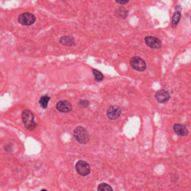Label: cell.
<instances>
[{"mask_svg": "<svg viewBox=\"0 0 191 191\" xmlns=\"http://www.w3.org/2000/svg\"><path fill=\"white\" fill-rule=\"evenodd\" d=\"M21 118L25 127L29 131H33L37 127V124L34 121V116L30 110L25 109L21 114Z\"/></svg>", "mask_w": 191, "mask_h": 191, "instance_id": "cell-1", "label": "cell"}, {"mask_svg": "<svg viewBox=\"0 0 191 191\" xmlns=\"http://www.w3.org/2000/svg\"><path fill=\"white\" fill-rule=\"evenodd\" d=\"M74 135L76 140L81 144H85L90 140L88 132L82 126H78L76 128L74 131Z\"/></svg>", "mask_w": 191, "mask_h": 191, "instance_id": "cell-2", "label": "cell"}, {"mask_svg": "<svg viewBox=\"0 0 191 191\" xmlns=\"http://www.w3.org/2000/svg\"><path fill=\"white\" fill-rule=\"evenodd\" d=\"M35 21V16L29 12L23 13L18 17V22L24 26H30L33 25Z\"/></svg>", "mask_w": 191, "mask_h": 191, "instance_id": "cell-3", "label": "cell"}, {"mask_svg": "<svg viewBox=\"0 0 191 191\" xmlns=\"http://www.w3.org/2000/svg\"><path fill=\"white\" fill-rule=\"evenodd\" d=\"M75 168L77 172L81 176H86L89 175L91 172L90 165L87 162L84 160H79L77 161Z\"/></svg>", "mask_w": 191, "mask_h": 191, "instance_id": "cell-4", "label": "cell"}, {"mask_svg": "<svg viewBox=\"0 0 191 191\" xmlns=\"http://www.w3.org/2000/svg\"><path fill=\"white\" fill-rule=\"evenodd\" d=\"M130 63L132 68L138 71H143L146 69V64L145 62L140 57H132L130 61Z\"/></svg>", "mask_w": 191, "mask_h": 191, "instance_id": "cell-5", "label": "cell"}, {"mask_svg": "<svg viewBox=\"0 0 191 191\" xmlns=\"http://www.w3.org/2000/svg\"><path fill=\"white\" fill-rule=\"evenodd\" d=\"M122 109L118 105H112L110 107L107 112V116L110 120H117L120 116Z\"/></svg>", "mask_w": 191, "mask_h": 191, "instance_id": "cell-6", "label": "cell"}, {"mask_svg": "<svg viewBox=\"0 0 191 191\" xmlns=\"http://www.w3.org/2000/svg\"><path fill=\"white\" fill-rule=\"evenodd\" d=\"M56 109L61 112H70L72 109L71 103L67 100H61L56 104Z\"/></svg>", "mask_w": 191, "mask_h": 191, "instance_id": "cell-7", "label": "cell"}, {"mask_svg": "<svg viewBox=\"0 0 191 191\" xmlns=\"http://www.w3.org/2000/svg\"><path fill=\"white\" fill-rule=\"evenodd\" d=\"M145 43L150 48H160L161 47V42L159 39L153 36H147L145 38Z\"/></svg>", "mask_w": 191, "mask_h": 191, "instance_id": "cell-8", "label": "cell"}, {"mask_svg": "<svg viewBox=\"0 0 191 191\" xmlns=\"http://www.w3.org/2000/svg\"><path fill=\"white\" fill-rule=\"evenodd\" d=\"M155 99L160 103H165L170 99V94L166 90L162 89L156 93Z\"/></svg>", "mask_w": 191, "mask_h": 191, "instance_id": "cell-9", "label": "cell"}, {"mask_svg": "<svg viewBox=\"0 0 191 191\" xmlns=\"http://www.w3.org/2000/svg\"><path fill=\"white\" fill-rule=\"evenodd\" d=\"M174 131L180 136H186L188 134L187 128L184 126L180 124H175L173 127Z\"/></svg>", "mask_w": 191, "mask_h": 191, "instance_id": "cell-10", "label": "cell"}, {"mask_svg": "<svg viewBox=\"0 0 191 191\" xmlns=\"http://www.w3.org/2000/svg\"><path fill=\"white\" fill-rule=\"evenodd\" d=\"M60 43L62 45L71 47L75 45V38L71 36H64L60 38Z\"/></svg>", "mask_w": 191, "mask_h": 191, "instance_id": "cell-11", "label": "cell"}, {"mask_svg": "<svg viewBox=\"0 0 191 191\" xmlns=\"http://www.w3.org/2000/svg\"><path fill=\"white\" fill-rule=\"evenodd\" d=\"M180 16H181V14L180 12H177L174 14L172 17V26L173 28L174 29L176 28L178 23L179 22Z\"/></svg>", "mask_w": 191, "mask_h": 191, "instance_id": "cell-12", "label": "cell"}, {"mask_svg": "<svg viewBox=\"0 0 191 191\" xmlns=\"http://www.w3.org/2000/svg\"><path fill=\"white\" fill-rule=\"evenodd\" d=\"M116 15L118 18L122 19H126L127 17V11L124 8H119L116 12Z\"/></svg>", "mask_w": 191, "mask_h": 191, "instance_id": "cell-13", "label": "cell"}, {"mask_svg": "<svg viewBox=\"0 0 191 191\" xmlns=\"http://www.w3.org/2000/svg\"><path fill=\"white\" fill-rule=\"evenodd\" d=\"M49 100H50V97L47 95H44L41 97L39 100V104H41L43 108H46L47 107Z\"/></svg>", "mask_w": 191, "mask_h": 191, "instance_id": "cell-14", "label": "cell"}, {"mask_svg": "<svg viewBox=\"0 0 191 191\" xmlns=\"http://www.w3.org/2000/svg\"><path fill=\"white\" fill-rule=\"evenodd\" d=\"M92 71H93V75H94V77H95V80L99 82V81H101L103 80L104 76H103V74H101L100 72L97 71L95 69H93Z\"/></svg>", "mask_w": 191, "mask_h": 191, "instance_id": "cell-15", "label": "cell"}, {"mask_svg": "<svg viewBox=\"0 0 191 191\" xmlns=\"http://www.w3.org/2000/svg\"><path fill=\"white\" fill-rule=\"evenodd\" d=\"M97 190L100 191H113V188L111 187L110 186H109L108 184L103 183L99 185L97 187Z\"/></svg>", "mask_w": 191, "mask_h": 191, "instance_id": "cell-16", "label": "cell"}, {"mask_svg": "<svg viewBox=\"0 0 191 191\" xmlns=\"http://www.w3.org/2000/svg\"><path fill=\"white\" fill-rule=\"evenodd\" d=\"M79 105L81 107H86L89 104V102L87 100H81L79 102Z\"/></svg>", "mask_w": 191, "mask_h": 191, "instance_id": "cell-17", "label": "cell"}, {"mask_svg": "<svg viewBox=\"0 0 191 191\" xmlns=\"http://www.w3.org/2000/svg\"><path fill=\"white\" fill-rule=\"evenodd\" d=\"M117 3L121 4V5H125L127 4L128 2L130 1V0H115Z\"/></svg>", "mask_w": 191, "mask_h": 191, "instance_id": "cell-18", "label": "cell"}, {"mask_svg": "<svg viewBox=\"0 0 191 191\" xmlns=\"http://www.w3.org/2000/svg\"></svg>", "mask_w": 191, "mask_h": 191, "instance_id": "cell-19", "label": "cell"}]
</instances>
